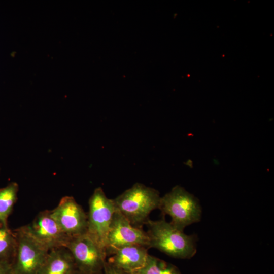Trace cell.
Instances as JSON below:
<instances>
[{
    "label": "cell",
    "mask_w": 274,
    "mask_h": 274,
    "mask_svg": "<svg viewBox=\"0 0 274 274\" xmlns=\"http://www.w3.org/2000/svg\"><path fill=\"white\" fill-rule=\"evenodd\" d=\"M149 238V248H155L168 256L180 259H189L197 252L198 240L195 234L187 235L164 217L158 220L149 219L145 224Z\"/></svg>",
    "instance_id": "cell-1"
},
{
    "label": "cell",
    "mask_w": 274,
    "mask_h": 274,
    "mask_svg": "<svg viewBox=\"0 0 274 274\" xmlns=\"http://www.w3.org/2000/svg\"><path fill=\"white\" fill-rule=\"evenodd\" d=\"M160 198L158 190L136 183L113 200L117 211L132 225L142 228L151 212L159 208Z\"/></svg>",
    "instance_id": "cell-2"
},
{
    "label": "cell",
    "mask_w": 274,
    "mask_h": 274,
    "mask_svg": "<svg viewBox=\"0 0 274 274\" xmlns=\"http://www.w3.org/2000/svg\"><path fill=\"white\" fill-rule=\"evenodd\" d=\"M158 209L163 216H169L170 223L182 231L201 219L202 208L198 199L179 185L161 197Z\"/></svg>",
    "instance_id": "cell-3"
},
{
    "label": "cell",
    "mask_w": 274,
    "mask_h": 274,
    "mask_svg": "<svg viewBox=\"0 0 274 274\" xmlns=\"http://www.w3.org/2000/svg\"><path fill=\"white\" fill-rule=\"evenodd\" d=\"M87 215V232L106 252V243L110 226L116 211L113 199H110L101 187L90 196Z\"/></svg>",
    "instance_id": "cell-4"
},
{
    "label": "cell",
    "mask_w": 274,
    "mask_h": 274,
    "mask_svg": "<svg viewBox=\"0 0 274 274\" xmlns=\"http://www.w3.org/2000/svg\"><path fill=\"white\" fill-rule=\"evenodd\" d=\"M16 249L11 263L13 274H37L48 252L21 226L14 231Z\"/></svg>",
    "instance_id": "cell-5"
},
{
    "label": "cell",
    "mask_w": 274,
    "mask_h": 274,
    "mask_svg": "<svg viewBox=\"0 0 274 274\" xmlns=\"http://www.w3.org/2000/svg\"><path fill=\"white\" fill-rule=\"evenodd\" d=\"M65 248L72 254L78 270L101 274L106 261L105 251L87 233L71 237Z\"/></svg>",
    "instance_id": "cell-6"
},
{
    "label": "cell",
    "mask_w": 274,
    "mask_h": 274,
    "mask_svg": "<svg viewBox=\"0 0 274 274\" xmlns=\"http://www.w3.org/2000/svg\"><path fill=\"white\" fill-rule=\"evenodd\" d=\"M24 230L46 250L65 247L70 237L61 230L51 216L50 210L40 212Z\"/></svg>",
    "instance_id": "cell-7"
},
{
    "label": "cell",
    "mask_w": 274,
    "mask_h": 274,
    "mask_svg": "<svg viewBox=\"0 0 274 274\" xmlns=\"http://www.w3.org/2000/svg\"><path fill=\"white\" fill-rule=\"evenodd\" d=\"M50 211L63 232L70 238L86 233L87 215L73 197H63Z\"/></svg>",
    "instance_id": "cell-8"
},
{
    "label": "cell",
    "mask_w": 274,
    "mask_h": 274,
    "mask_svg": "<svg viewBox=\"0 0 274 274\" xmlns=\"http://www.w3.org/2000/svg\"><path fill=\"white\" fill-rule=\"evenodd\" d=\"M139 245L149 249V238L142 228L134 227L118 211L114 214L106 243V252L125 246Z\"/></svg>",
    "instance_id": "cell-9"
},
{
    "label": "cell",
    "mask_w": 274,
    "mask_h": 274,
    "mask_svg": "<svg viewBox=\"0 0 274 274\" xmlns=\"http://www.w3.org/2000/svg\"><path fill=\"white\" fill-rule=\"evenodd\" d=\"M148 248L139 245H130L106 252V261L116 268L130 274L142 267L149 255Z\"/></svg>",
    "instance_id": "cell-10"
},
{
    "label": "cell",
    "mask_w": 274,
    "mask_h": 274,
    "mask_svg": "<svg viewBox=\"0 0 274 274\" xmlns=\"http://www.w3.org/2000/svg\"><path fill=\"white\" fill-rule=\"evenodd\" d=\"M77 269L70 251L60 247L48 252L37 274H73Z\"/></svg>",
    "instance_id": "cell-11"
},
{
    "label": "cell",
    "mask_w": 274,
    "mask_h": 274,
    "mask_svg": "<svg viewBox=\"0 0 274 274\" xmlns=\"http://www.w3.org/2000/svg\"><path fill=\"white\" fill-rule=\"evenodd\" d=\"M18 184L14 182L0 189V223L8 226V219L17 199Z\"/></svg>",
    "instance_id": "cell-12"
},
{
    "label": "cell",
    "mask_w": 274,
    "mask_h": 274,
    "mask_svg": "<svg viewBox=\"0 0 274 274\" xmlns=\"http://www.w3.org/2000/svg\"><path fill=\"white\" fill-rule=\"evenodd\" d=\"M130 274H182L176 265L148 255L144 265Z\"/></svg>",
    "instance_id": "cell-13"
},
{
    "label": "cell",
    "mask_w": 274,
    "mask_h": 274,
    "mask_svg": "<svg viewBox=\"0 0 274 274\" xmlns=\"http://www.w3.org/2000/svg\"><path fill=\"white\" fill-rule=\"evenodd\" d=\"M16 249L14 232L0 223V261L12 263Z\"/></svg>",
    "instance_id": "cell-14"
},
{
    "label": "cell",
    "mask_w": 274,
    "mask_h": 274,
    "mask_svg": "<svg viewBox=\"0 0 274 274\" xmlns=\"http://www.w3.org/2000/svg\"><path fill=\"white\" fill-rule=\"evenodd\" d=\"M102 274H129L120 270L107 261L105 262Z\"/></svg>",
    "instance_id": "cell-15"
},
{
    "label": "cell",
    "mask_w": 274,
    "mask_h": 274,
    "mask_svg": "<svg viewBox=\"0 0 274 274\" xmlns=\"http://www.w3.org/2000/svg\"><path fill=\"white\" fill-rule=\"evenodd\" d=\"M0 274H13L11 263L0 261Z\"/></svg>",
    "instance_id": "cell-16"
},
{
    "label": "cell",
    "mask_w": 274,
    "mask_h": 274,
    "mask_svg": "<svg viewBox=\"0 0 274 274\" xmlns=\"http://www.w3.org/2000/svg\"><path fill=\"white\" fill-rule=\"evenodd\" d=\"M73 274H90V273H85V272L81 271L78 270V269H77ZM101 274H102V273H101Z\"/></svg>",
    "instance_id": "cell-17"
}]
</instances>
